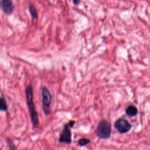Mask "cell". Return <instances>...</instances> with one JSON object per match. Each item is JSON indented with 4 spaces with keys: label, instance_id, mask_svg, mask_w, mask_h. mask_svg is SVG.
Here are the masks:
<instances>
[{
    "label": "cell",
    "instance_id": "cell-1",
    "mask_svg": "<svg viewBox=\"0 0 150 150\" xmlns=\"http://www.w3.org/2000/svg\"><path fill=\"white\" fill-rule=\"evenodd\" d=\"M25 96L26 99L27 105L29 110V112L30 117V120L32 123V125L34 128H38L39 125V118L38 113L36 112L35 103L33 101V94L32 86L31 84H29L25 89Z\"/></svg>",
    "mask_w": 150,
    "mask_h": 150
},
{
    "label": "cell",
    "instance_id": "cell-2",
    "mask_svg": "<svg viewBox=\"0 0 150 150\" xmlns=\"http://www.w3.org/2000/svg\"><path fill=\"white\" fill-rule=\"evenodd\" d=\"M96 134L100 139H108L111 135V124L105 119L101 120L97 124Z\"/></svg>",
    "mask_w": 150,
    "mask_h": 150
},
{
    "label": "cell",
    "instance_id": "cell-3",
    "mask_svg": "<svg viewBox=\"0 0 150 150\" xmlns=\"http://www.w3.org/2000/svg\"><path fill=\"white\" fill-rule=\"evenodd\" d=\"M76 124L74 120H70L67 123L64 124L63 128L60 134L59 142L62 144L69 145L71 143V128Z\"/></svg>",
    "mask_w": 150,
    "mask_h": 150
},
{
    "label": "cell",
    "instance_id": "cell-4",
    "mask_svg": "<svg viewBox=\"0 0 150 150\" xmlns=\"http://www.w3.org/2000/svg\"><path fill=\"white\" fill-rule=\"evenodd\" d=\"M42 109L45 115L47 116L51 111L52 95L49 89L46 87H43L41 91Z\"/></svg>",
    "mask_w": 150,
    "mask_h": 150
},
{
    "label": "cell",
    "instance_id": "cell-5",
    "mask_svg": "<svg viewBox=\"0 0 150 150\" xmlns=\"http://www.w3.org/2000/svg\"><path fill=\"white\" fill-rule=\"evenodd\" d=\"M114 127L120 134H125L131 129L132 125L125 118L121 117L115 122Z\"/></svg>",
    "mask_w": 150,
    "mask_h": 150
},
{
    "label": "cell",
    "instance_id": "cell-6",
    "mask_svg": "<svg viewBox=\"0 0 150 150\" xmlns=\"http://www.w3.org/2000/svg\"><path fill=\"white\" fill-rule=\"evenodd\" d=\"M1 6L3 12L6 15H11L14 10V5L12 0H2Z\"/></svg>",
    "mask_w": 150,
    "mask_h": 150
},
{
    "label": "cell",
    "instance_id": "cell-7",
    "mask_svg": "<svg viewBox=\"0 0 150 150\" xmlns=\"http://www.w3.org/2000/svg\"><path fill=\"white\" fill-rule=\"evenodd\" d=\"M125 112L128 116L134 117L137 115L138 109L135 105L132 104H130L127 107V108H125Z\"/></svg>",
    "mask_w": 150,
    "mask_h": 150
},
{
    "label": "cell",
    "instance_id": "cell-8",
    "mask_svg": "<svg viewBox=\"0 0 150 150\" xmlns=\"http://www.w3.org/2000/svg\"><path fill=\"white\" fill-rule=\"evenodd\" d=\"M28 9L32 18L33 19H37L38 18V13L35 6L33 4H30L28 6Z\"/></svg>",
    "mask_w": 150,
    "mask_h": 150
},
{
    "label": "cell",
    "instance_id": "cell-9",
    "mask_svg": "<svg viewBox=\"0 0 150 150\" xmlns=\"http://www.w3.org/2000/svg\"><path fill=\"white\" fill-rule=\"evenodd\" d=\"M8 107L6 98L4 97H1L0 99V110L6 112L8 110Z\"/></svg>",
    "mask_w": 150,
    "mask_h": 150
},
{
    "label": "cell",
    "instance_id": "cell-10",
    "mask_svg": "<svg viewBox=\"0 0 150 150\" xmlns=\"http://www.w3.org/2000/svg\"><path fill=\"white\" fill-rule=\"evenodd\" d=\"M90 143V140L86 138H82L78 140L77 144L80 146H84Z\"/></svg>",
    "mask_w": 150,
    "mask_h": 150
},
{
    "label": "cell",
    "instance_id": "cell-11",
    "mask_svg": "<svg viewBox=\"0 0 150 150\" xmlns=\"http://www.w3.org/2000/svg\"><path fill=\"white\" fill-rule=\"evenodd\" d=\"M7 143H8V147L9 148L10 150H16L15 146L11 139H8Z\"/></svg>",
    "mask_w": 150,
    "mask_h": 150
},
{
    "label": "cell",
    "instance_id": "cell-12",
    "mask_svg": "<svg viewBox=\"0 0 150 150\" xmlns=\"http://www.w3.org/2000/svg\"><path fill=\"white\" fill-rule=\"evenodd\" d=\"M81 1V0H72L73 3V4L74 5H78L80 3Z\"/></svg>",
    "mask_w": 150,
    "mask_h": 150
}]
</instances>
